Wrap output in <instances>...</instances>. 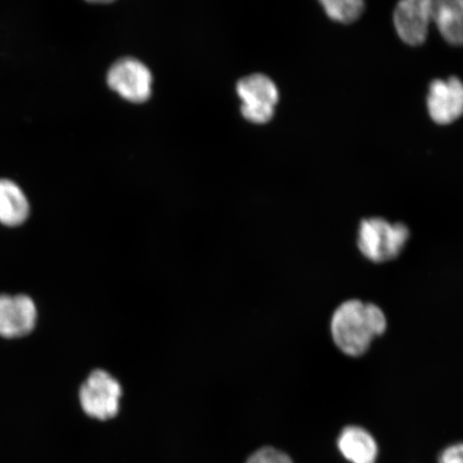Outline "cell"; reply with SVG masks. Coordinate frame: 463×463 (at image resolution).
Listing matches in <instances>:
<instances>
[{"mask_svg": "<svg viewBox=\"0 0 463 463\" xmlns=\"http://www.w3.org/2000/svg\"><path fill=\"white\" fill-rule=\"evenodd\" d=\"M428 112L439 125H449L463 115V83L458 78L436 80L427 98Z\"/></svg>", "mask_w": 463, "mask_h": 463, "instance_id": "52a82bcc", "label": "cell"}, {"mask_svg": "<svg viewBox=\"0 0 463 463\" xmlns=\"http://www.w3.org/2000/svg\"><path fill=\"white\" fill-rule=\"evenodd\" d=\"M324 11L332 20L350 24L360 19L364 10L362 0H323Z\"/></svg>", "mask_w": 463, "mask_h": 463, "instance_id": "7c38bea8", "label": "cell"}, {"mask_svg": "<svg viewBox=\"0 0 463 463\" xmlns=\"http://www.w3.org/2000/svg\"><path fill=\"white\" fill-rule=\"evenodd\" d=\"M28 215V201L21 188L8 179H0V223L17 227Z\"/></svg>", "mask_w": 463, "mask_h": 463, "instance_id": "8fae6325", "label": "cell"}, {"mask_svg": "<svg viewBox=\"0 0 463 463\" xmlns=\"http://www.w3.org/2000/svg\"><path fill=\"white\" fill-rule=\"evenodd\" d=\"M109 89L133 103L148 100L152 95L153 77L148 68L135 58L116 61L108 73Z\"/></svg>", "mask_w": 463, "mask_h": 463, "instance_id": "5b68a950", "label": "cell"}, {"mask_svg": "<svg viewBox=\"0 0 463 463\" xmlns=\"http://www.w3.org/2000/svg\"><path fill=\"white\" fill-rule=\"evenodd\" d=\"M237 94L242 101V115L249 121L265 124L274 118L279 92L266 75L252 74L241 79L237 84Z\"/></svg>", "mask_w": 463, "mask_h": 463, "instance_id": "277c9868", "label": "cell"}, {"mask_svg": "<svg viewBox=\"0 0 463 463\" xmlns=\"http://www.w3.org/2000/svg\"><path fill=\"white\" fill-rule=\"evenodd\" d=\"M38 308L26 294H0V337L20 339L33 332Z\"/></svg>", "mask_w": 463, "mask_h": 463, "instance_id": "8992f818", "label": "cell"}, {"mask_svg": "<svg viewBox=\"0 0 463 463\" xmlns=\"http://www.w3.org/2000/svg\"><path fill=\"white\" fill-rule=\"evenodd\" d=\"M338 449L351 463H375L379 447L374 437L361 426H346L337 439Z\"/></svg>", "mask_w": 463, "mask_h": 463, "instance_id": "9c48e42d", "label": "cell"}, {"mask_svg": "<svg viewBox=\"0 0 463 463\" xmlns=\"http://www.w3.org/2000/svg\"><path fill=\"white\" fill-rule=\"evenodd\" d=\"M123 390L118 380L106 370L92 372L79 391L80 408L90 418L109 420L118 414Z\"/></svg>", "mask_w": 463, "mask_h": 463, "instance_id": "3957f363", "label": "cell"}, {"mask_svg": "<svg viewBox=\"0 0 463 463\" xmlns=\"http://www.w3.org/2000/svg\"><path fill=\"white\" fill-rule=\"evenodd\" d=\"M329 328L335 345L345 355L360 357L375 338L385 334L387 317L378 305L349 299L335 309Z\"/></svg>", "mask_w": 463, "mask_h": 463, "instance_id": "6da1fadb", "label": "cell"}, {"mask_svg": "<svg viewBox=\"0 0 463 463\" xmlns=\"http://www.w3.org/2000/svg\"><path fill=\"white\" fill-rule=\"evenodd\" d=\"M246 463H294L282 450L265 447L254 451Z\"/></svg>", "mask_w": 463, "mask_h": 463, "instance_id": "4fadbf2b", "label": "cell"}, {"mask_svg": "<svg viewBox=\"0 0 463 463\" xmlns=\"http://www.w3.org/2000/svg\"><path fill=\"white\" fill-rule=\"evenodd\" d=\"M439 463H463V442L445 449L439 456Z\"/></svg>", "mask_w": 463, "mask_h": 463, "instance_id": "5bb4252c", "label": "cell"}, {"mask_svg": "<svg viewBox=\"0 0 463 463\" xmlns=\"http://www.w3.org/2000/svg\"><path fill=\"white\" fill-rule=\"evenodd\" d=\"M410 240L407 225L383 218L364 219L357 233L358 250L373 263H385L401 256Z\"/></svg>", "mask_w": 463, "mask_h": 463, "instance_id": "7a4b0ae2", "label": "cell"}, {"mask_svg": "<svg viewBox=\"0 0 463 463\" xmlns=\"http://www.w3.org/2000/svg\"><path fill=\"white\" fill-rule=\"evenodd\" d=\"M431 21L445 42L463 45V0H431Z\"/></svg>", "mask_w": 463, "mask_h": 463, "instance_id": "30bf717a", "label": "cell"}, {"mask_svg": "<svg viewBox=\"0 0 463 463\" xmlns=\"http://www.w3.org/2000/svg\"><path fill=\"white\" fill-rule=\"evenodd\" d=\"M431 22V0H404L393 14L396 32L404 43L416 46L426 42Z\"/></svg>", "mask_w": 463, "mask_h": 463, "instance_id": "ba28073f", "label": "cell"}]
</instances>
